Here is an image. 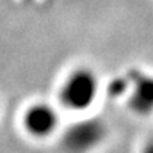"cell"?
I'll list each match as a JSON object with an SVG mask.
<instances>
[{"label":"cell","instance_id":"cell-1","mask_svg":"<svg viewBox=\"0 0 153 153\" xmlns=\"http://www.w3.org/2000/svg\"><path fill=\"white\" fill-rule=\"evenodd\" d=\"M102 91L98 72L89 65H76L67 72L57 89L61 109L84 115L97 104Z\"/></svg>","mask_w":153,"mask_h":153},{"label":"cell","instance_id":"cell-2","mask_svg":"<svg viewBox=\"0 0 153 153\" xmlns=\"http://www.w3.org/2000/svg\"><path fill=\"white\" fill-rule=\"evenodd\" d=\"M108 136L106 123L101 118L84 116L67 126L61 133V146L65 153H92Z\"/></svg>","mask_w":153,"mask_h":153},{"label":"cell","instance_id":"cell-3","mask_svg":"<svg viewBox=\"0 0 153 153\" xmlns=\"http://www.w3.org/2000/svg\"><path fill=\"white\" fill-rule=\"evenodd\" d=\"M60 106L47 101H33L23 109L20 126L30 139L47 140L60 131Z\"/></svg>","mask_w":153,"mask_h":153},{"label":"cell","instance_id":"cell-4","mask_svg":"<svg viewBox=\"0 0 153 153\" xmlns=\"http://www.w3.org/2000/svg\"><path fill=\"white\" fill-rule=\"evenodd\" d=\"M126 104L133 114L139 116L153 115V74L133 70L128 75Z\"/></svg>","mask_w":153,"mask_h":153},{"label":"cell","instance_id":"cell-5","mask_svg":"<svg viewBox=\"0 0 153 153\" xmlns=\"http://www.w3.org/2000/svg\"><path fill=\"white\" fill-rule=\"evenodd\" d=\"M140 153H153V135L145 140L140 148Z\"/></svg>","mask_w":153,"mask_h":153},{"label":"cell","instance_id":"cell-6","mask_svg":"<svg viewBox=\"0 0 153 153\" xmlns=\"http://www.w3.org/2000/svg\"><path fill=\"white\" fill-rule=\"evenodd\" d=\"M0 109H1V105H0Z\"/></svg>","mask_w":153,"mask_h":153}]
</instances>
